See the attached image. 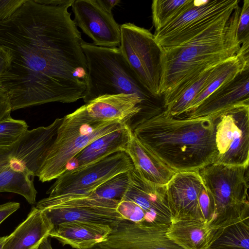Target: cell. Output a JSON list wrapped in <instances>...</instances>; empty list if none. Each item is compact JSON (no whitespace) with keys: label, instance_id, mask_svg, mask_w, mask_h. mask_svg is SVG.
I'll use <instances>...</instances> for the list:
<instances>
[{"label":"cell","instance_id":"6da1fadb","mask_svg":"<svg viewBox=\"0 0 249 249\" xmlns=\"http://www.w3.org/2000/svg\"><path fill=\"white\" fill-rule=\"evenodd\" d=\"M73 2L53 6L26 0L0 21V47L10 56L0 88L12 111L84 97L88 64L81 33L68 11Z\"/></svg>","mask_w":249,"mask_h":249},{"label":"cell","instance_id":"7a4b0ae2","mask_svg":"<svg viewBox=\"0 0 249 249\" xmlns=\"http://www.w3.org/2000/svg\"><path fill=\"white\" fill-rule=\"evenodd\" d=\"M136 137L176 173L198 172L216 155L214 120L179 118L164 111L132 129Z\"/></svg>","mask_w":249,"mask_h":249},{"label":"cell","instance_id":"3957f363","mask_svg":"<svg viewBox=\"0 0 249 249\" xmlns=\"http://www.w3.org/2000/svg\"><path fill=\"white\" fill-rule=\"evenodd\" d=\"M240 9L239 4L189 41L162 48L161 96L237 54L241 47L236 36Z\"/></svg>","mask_w":249,"mask_h":249},{"label":"cell","instance_id":"277c9868","mask_svg":"<svg viewBox=\"0 0 249 249\" xmlns=\"http://www.w3.org/2000/svg\"><path fill=\"white\" fill-rule=\"evenodd\" d=\"M127 124L118 122H95L83 106L63 118L55 141L49 150L38 177L42 182L56 179L66 170L70 161L95 140L124 128Z\"/></svg>","mask_w":249,"mask_h":249},{"label":"cell","instance_id":"5b68a950","mask_svg":"<svg viewBox=\"0 0 249 249\" xmlns=\"http://www.w3.org/2000/svg\"><path fill=\"white\" fill-rule=\"evenodd\" d=\"M248 168L212 163L198 171L213 200L214 230L249 218Z\"/></svg>","mask_w":249,"mask_h":249},{"label":"cell","instance_id":"8992f818","mask_svg":"<svg viewBox=\"0 0 249 249\" xmlns=\"http://www.w3.org/2000/svg\"><path fill=\"white\" fill-rule=\"evenodd\" d=\"M120 52L139 80L154 98L161 96L162 48L149 30L131 23L120 25Z\"/></svg>","mask_w":249,"mask_h":249},{"label":"cell","instance_id":"52a82bcc","mask_svg":"<svg viewBox=\"0 0 249 249\" xmlns=\"http://www.w3.org/2000/svg\"><path fill=\"white\" fill-rule=\"evenodd\" d=\"M134 168L125 151H119L87 165L65 171L47 192L49 197L67 198L89 195L103 183Z\"/></svg>","mask_w":249,"mask_h":249},{"label":"cell","instance_id":"ba28073f","mask_svg":"<svg viewBox=\"0 0 249 249\" xmlns=\"http://www.w3.org/2000/svg\"><path fill=\"white\" fill-rule=\"evenodd\" d=\"M127 189L121 200L126 219L146 226L167 229L171 224L166 185L150 182L134 168L130 171Z\"/></svg>","mask_w":249,"mask_h":249},{"label":"cell","instance_id":"9c48e42d","mask_svg":"<svg viewBox=\"0 0 249 249\" xmlns=\"http://www.w3.org/2000/svg\"><path fill=\"white\" fill-rule=\"evenodd\" d=\"M239 0H194L193 4L154 34L162 48L176 47L201 33L228 11L239 4Z\"/></svg>","mask_w":249,"mask_h":249},{"label":"cell","instance_id":"30bf717a","mask_svg":"<svg viewBox=\"0 0 249 249\" xmlns=\"http://www.w3.org/2000/svg\"><path fill=\"white\" fill-rule=\"evenodd\" d=\"M120 201L95 198L87 195L67 198L48 197L37 202L54 227L68 221L91 222L111 228L124 219L117 208Z\"/></svg>","mask_w":249,"mask_h":249},{"label":"cell","instance_id":"8fae6325","mask_svg":"<svg viewBox=\"0 0 249 249\" xmlns=\"http://www.w3.org/2000/svg\"><path fill=\"white\" fill-rule=\"evenodd\" d=\"M166 188L172 221L189 219L210 225L213 204L198 172L176 173Z\"/></svg>","mask_w":249,"mask_h":249},{"label":"cell","instance_id":"7c38bea8","mask_svg":"<svg viewBox=\"0 0 249 249\" xmlns=\"http://www.w3.org/2000/svg\"><path fill=\"white\" fill-rule=\"evenodd\" d=\"M214 121L216 155L213 163L249 166V105L225 111Z\"/></svg>","mask_w":249,"mask_h":249},{"label":"cell","instance_id":"4fadbf2b","mask_svg":"<svg viewBox=\"0 0 249 249\" xmlns=\"http://www.w3.org/2000/svg\"><path fill=\"white\" fill-rule=\"evenodd\" d=\"M71 6L75 25L92 39L94 45L119 47L120 26L112 12L105 9L97 0H76Z\"/></svg>","mask_w":249,"mask_h":249},{"label":"cell","instance_id":"5bb4252c","mask_svg":"<svg viewBox=\"0 0 249 249\" xmlns=\"http://www.w3.org/2000/svg\"><path fill=\"white\" fill-rule=\"evenodd\" d=\"M167 229L123 219L111 228L99 249H182L166 235Z\"/></svg>","mask_w":249,"mask_h":249},{"label":"cell","instance_id":"9a60e30c","mask_svg":"<svg viewBox=\"0 0 249 249\" xmlns=\"http://www.w3.org/2000/svg\"><path fill=\"white\" fill-rule=\"evenodd\" d=\"M63 118L47 126L26 130L12 146L10 160L32 177L38 176Z\"/></svg>","mask_w":249,"mask_h":249},{"label":"cell","instance_id":"2e32d148","mask_svg":"<svg viewBox=\"0 0 249 249\" xmlns=\"http://www.w3.org/2000/svg\"><path fill=\"white\" fill-rule=\"evenodd\" d=\"M242 105H249V68L215 90L195 109L184 114V118L214 120L220 113Z\"/></svg>","mask_w":249,"mask_h":249},{"label":"cell","instance_id":"e0dca14e","mask_svg":"<svg viewBox=\"0 0 249 249\" xmlns=\"http://www.w3.org/2000/svg\"><path fill=\"white\" fill-rule=\"evenodd\" d=\"M143 102L135 95L119 94L99 96L83 105L95 122H118L128 125L142 109Z\"/></svg>","mask_w":249,"mask_h":249},{"label":"cell","instance_id":"ac0fdd59","mask_svg":"<svg viewBox=\"0 0 249 249\" xmlns=\"http://www.w3.org/2000/svg\"><path fill=\"white\" fill-rule=\"evenodd\" d=\"M54 228L44 210L32 207L27 218L8 235L2 249H35Z\"/></svg>","mask_w":249,"mask_h":249},{"label":"cell","instance_id":"d6986e66","mask_svg":"<svg viewBox=\"0 0 249 249\" xmlns=\"http://www.w3.org/2000/svg\"><path fill=\"white\" fill-rule=\"evenodd\" d=\"M109 226L78 221L62 222L54 227L49 237L63 245L89 249L103 242L111 231Z\"/></svg>","mask_w":249,"mask_h":249},{"label":"cell","instance_id":"ffe728a7","mask_svg":"<svg viewBox=\"0 0 249 249\" xmlns=\"http://www.w3.org/2000/svg\"><path fill=\"white\" fill-rule=\"evenodd\" d=\"M135 170L146 180L166 185L176 172L159 159L133 134L125 151Z\"/></svg>","mask_w":249,"mask_h":249},{"label":"cell","instance_id":"44dd1931","mask_svg":"<svg viewBox=\"0 0 249 249\" xmlns=\"http://www.w3.org/2000/svg\"><path fill=\"white\" fill-rule=\"evenodd\" d=\"M132 134L131 129L127 125L98 138L70 161L66 171L87 165L117 152H125Z\"/></svg>","mask_w":249,"mask_h":249},{"label":"cell","instance_id":"7402d4cb","mask_svg":"<svg viewBox=\"0 0 249 249\" xmlns=\"http://www.w3.org/2000/svg\"><path fill=\"white\" fill-rule=\"evenodd\" d=\"M216 231L207 222L180 220L171 222L166 235L182 249H209Z\"/></svg>","mask_w":249,"mask_h":249},{"label":"cell","instance_id":"603a6c76","mask_svg":"<svg viewBox=\"0 0 249 249\" xmlns=\"http://www.w3.org/2000/svg\"><path fill=\"white\" fill-rule=\"evenodd\" d=\"M247 68H249V58L245 57L239 52L235 56L217 64L213 68L204 88L183 114L195 109L215 90Z\"/></svg>","mask_w":249,"mask_h":249},{"label":"cell","instance_id":"cb8c5ba5","mask_svg":"<svg viewBox=\"0 0 249 249\" xmlns=\"http://www.w3.org/2000/svg\"><path fill=\"white\" fill-rule=\"evenodd\" d=\"M8 192L23 196L32 205L36 202L33 177L14 166L10 160L0 163V193Z\"/></svg>","mask_w":249,"mask_h":249},{"label":"cell","instance_id":"d4e9b609","mask_svg":"<svg viewBox=\"0 0 249 249\" xmlns=\"http://www.w3.org/2000/svg\"><path fill=\"white\" fill-rule=\"evenodd\" d=\"M209 249H249V218L217 229Z\"/></svg>","mask_w":249,"mask_h":249},{"label":"cell","instance_id":"484cf974","mask_svg":"<svg viewBox=\"0 0 249 249\" xmlns=\"http://www.w3.org/2000/svg\"><path fill=\"white\" fill-rule=\"evenodd\" d=\"M194 0H154L152 18L155 32L172 21L190 7Z\"/></svg>","mask_w":249,"mask_h":249},{"label":"cell","instance_id":"4316f807","mask_svg":"<svg viewBox=\"0 0 249 249\" xmlns=\"http://www.w3.org/2000/svg\"><path fill=\"white\" fill-rule=\"evenodd\" d=\"M130 171L122 173L112 177L89 195L95 198L120 201L128 186Z\"/></svg>","mask_w":249,"mask_h":249},{"label":"cell","instance_id":"83f0119b","mask_svg":"<svg viewBox=\"0 0 249 249\" xmlns=\"http://www.w3.org/2000/svg\"><path fill=\"white\" fill-rule=\"evenodd\" d=\"M28 125L23 120L12 117L0 122V147L13 146L28 130Z\"/></svg>","mask_w":249,"mask_h":249},{"label":"cell","instance_id":"f1b7e54d","mask_svg":"<svg viewBox=\"0 0 249 249\" xmlns=\"http://www.w3.org/2000/svg\"><path fill=\"white\" fill-rule=\"evenodd\" d=\"M236 36L241 44L249 41V0H244L238 18Z\"/></svg>","mask_w":249,"mask_h":249},{"label":"cell","instance_id":"f546056e","mask_svg":"<svg viewBox=\"0 0 249 249\" xmlns=\"http://www.w3.org/2000/svg\"><path fill=\"white\" fill-rule=\"evenodd\" d=\"M26 0H0V21L9 18Z\"/></svg>","mask_w":249,"mask_h":249},{"label":"cell","instance_id":"4dcf8cb0","mask_svg":"<svg viewBox=\"0 0 249 249\" xmlns=\"http://www.w3.org/2000/svg\"><path fill=\"white\" fill-rule=\"evenodd\" d=\"M11 111L9 98L7 93L0 88V122L11 118Z\"/></svg>","mask_w":249,"mask_h":249},{"label":"cell","instance_id":"1f68e13d","mask_svg":"<svg viewBox=\"0 0 249 249\" xmlns=\"http://www.w3.org/2000/svg\"><path fill=\"white\" fill-rule=\"evenodd\" d=\"M19 207L20 204L16 202H9L0 204V224Z\"/></svg>","mask_w":249,"mask_h":249},{"label":"cell","instance_id":"d6a6232c","mask_svg":"<svg viewBox=\"0 0 249 249\" xmlns=\"http://www.w3.org/2000/svg\"><path fill=\"white\" fill-rule=\"evenodd\" d=\"M10 65V56L4 49L0 47V79Z\"/></svg>","mask_w":249,"mask_h":249},{"label":"cell","instance_id":"836d02e7","mask_svg":"<svg viewBox=\"0 0 249 249\" xmlns=\"http://www.w3.org/2000/svg\"><path fill=\"white\" fill-rule=\"evenodd\" d=\"M36 1L45 5L60 6L73 2L74 0H36Z\"/></svg>","mask_w":249,"mask_h":249},{"label":"cell","instance_id":"e575fe53","mask_svg":"<svg viewBox=\"0 0 249 249\" xmlns=\"http://www.w3.org/2000/svg\"><path fill=\"white\" fill-rule=\"evenodd\" d=\"M97 1L105 9L109 12H112V8L121 2L120 0H97Z\"/></svg>","mask_w":249,"mask_h":249},{"label":"cell","instance_id":"d590c367","mask_svg":"<svg viewBox=\"0 0 249 249\" xmlns=\"http://www.w3.org/2000/svg\"><path fill=\"white\" fill-rule=\"evenodd\" d=\"M12 146L0 147V163L10 160Z\"/></svg>","mask_w":249,"mask_h":249},{"label":"cell","instance_id":"8d00e7d4","mask_svg":"<svg viewBox=\"0 0 249 249\" xmlns=\"http://www.w3.org/2000/svg\"><path fill=\"white\" fill-rule=\"evenodd\" d=\"M37 249H53L49 239V237L45 238L42 241Z\"/></svg>","mask_w":249,"mask_h":249},{"label":"cell","instance_id":"74e56055","mask_svg":"<svg viewBox=\"0 0 249 249\" xmlns=\"http://www.w3.org/2000/svg\"><path fill=\"white\" fill-rule=\"evenodd\" d=\"M8 236H5L2 237H0V249H2L3 245L8 238Z\"/></svg>","mask_w":249,"mask_h":249},{"label":"cell","instance_id":"f35d334b","mask_svg":"<svg viewBox=\"0 0 249 249\" xmlns=\"http://www.w3.org/2000/svg\"><path fill=\"white\" fill-rule=\"evenodd\" d=\"M97 249V248L93 247H92L91 248H90V249Z\"/></svg>","mask_w":249,"mask_h":249},{"label":"cell","instance_id":"ab89813d","mask_svg":"<svg viewBox=\"0 0 249 249\" xmlns=\"http://www.w3.org/2000/svg\"><path fill=\"white\" fill-rule=\"evenodd\" d=\"M38 248H37L36 249H37Z\"/></svg>","mask_w":249,"mask_h":249}]
</instances>
